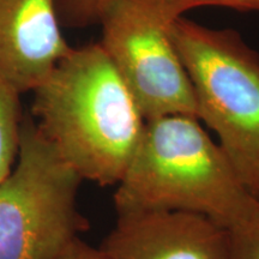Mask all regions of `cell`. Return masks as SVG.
<instances>
[{"instance_id":"obj_8","label":"cell","mask_w":259,"mask_h":259,"mask_svg":"<svg viewBox=\"0 0 259 259\" xmlns=\"http://www.w3.org/2000/svg\"><path fill=\"white\" fill-rule=\"evenodd\" d=\"M21 94L0 77V183L14 168L23 113Z\"/></svg>"},{"instance_id":"obj_11","label":"cell","mask_w":259,"mask_h":259,"mask_svg":"<svg viewBox=\"0 0 259 259\" xmlns=\"http://www.w3.org/2000/svg\"><path fill=\"white\" fill-rule=\"evenodd\" d=\"M54 259H107L106 255L100 251L84 242L80 238L71 241Z\"/></svg>"},{"instance_id":"obj_5","label":"cell","mask_w":259,"mask_h":259,"mask_svg":"<svg viewBox=\"0 0 259 259\" xmlns=\"http://www.w3.org/2000/svg\"><path fill=\"white\" fill-rule=\"evenodd\" d=\"M192 10L183 0H107L100 42L134 96L144 120L199 119L192 83L179 56L173 24Z\"/></svg>"},{"instance_id":"obj_10","label":"cell","mask_w":259,"mask_h":259,"mask_svg":"<svg viewBox=\"0 0 259 259\" xmlns=\"http://www.w3.org/2000/svg\"><path fill=\"white\" fill-rule=\"evenodd\" d=\"M106 3L107 0H57L58 16L72 27H85L99 22Z\"/></svg>"},{"instance_id":"obj_7","label":"cell","mask_w":259,"mask_h":259,"mask_svg":"<svg viewBox=\"0 0 259 259\" xmlns=\"http://www.w3.org/2000/svg\"><path fill=\"white\" fill-rule=\"evenodd\" d=\"M57 0H0V77L32 92L72 47L61 34Z\"/></svg>"},{"instance_id":"obj_9","label":"cell","mask_w":259,"mask_h":259,"mask_svg":"<svg viewBox=\"0 0 259 259\" xmlns=\"http://www.w3.org/2000/svg\"><path fill=\"white\" fill-rule=\"evenodd\" d=\"M229 259H259V199L228 228Z\"/></svg>"},{"instance_id":"obj_3","label":"cell","mask_w":259,"mask_h":259,"mask_svg":"<svg viewBox=\"0 0 259 259\" xmlns=\"http://www.w3.org/2000/svg\"><path fill=\"white\" fill-rule=\"evenodd\" d=\"M171 36L192 83L199 120L219 139L245 189L259 199V54L232 29L180 17Z\"/></svg>"},{"instance_id":"obj_12","label":"cell","mask_w":259,"mask_h":259,"mask_svg":"<svg viewBox=\"0 0 259 259\" xmlns=\"http://www.w3.org/2000/svg\"><path fill=\"white\" fill-rule=\"evenodd\" d=\"M191 9L200 6H223L239 11L259 12V0H183Z\"/></svg>"},{"instance_id":"obj_2","label":"cell","mask_w":259,"mask_h":259,"mask_svg":"<svg viewBox=\"0 0 259 259\" xmlns=\"http://www.w3.org/2000/svg\"><path fill=\"white\" fill-rule=\"evenodd\" d=\"M115 186L116 215L185 211L227 229L257 200L199 119L189 115L145 121L134 156Z\"/></svg>"},{"instance_id":"obj_1","label":"cell","mask_w":259,"mask_h":259,"mask_svg":"<svg viewBox=\"0 0 259 259\" xmlns=\"http://www.w3.org/2000/svg\"><path fill=\"white\" fill-rule=\"evenodd\" d=\"M34 93L31 116L82 180L116 185L145 120L101 45L71 48Z\"/></svg>"},{"instance_id":"obj_6","label":"cell","mask_w":259,"mask_h":259,"mask_svg":"<svg viewBox=\"0 0 259 259\" xmlns=\"http://www.w3.org/2000/svg\"><path fill=\"white\" fill-rule=\"evenodd\" d=\"M99 248L107 259H229L228 229L185 211L118 215Z\"/></svg>"},{"instance_id":"obj_4","label":"cell","mask_w":259,"mask_h":259,"mask_svg":"<svg viewBox=\"0 0 259 259\" xmlns=\"http://www.w3.org/2000/svg\"><path fill=\"white\" fill-rule=\"evenodd\" d=\"M17 163L0 183V259H54L88 229L77 194L82 178L23 114Z\"/></svg>"}]
</instances>
